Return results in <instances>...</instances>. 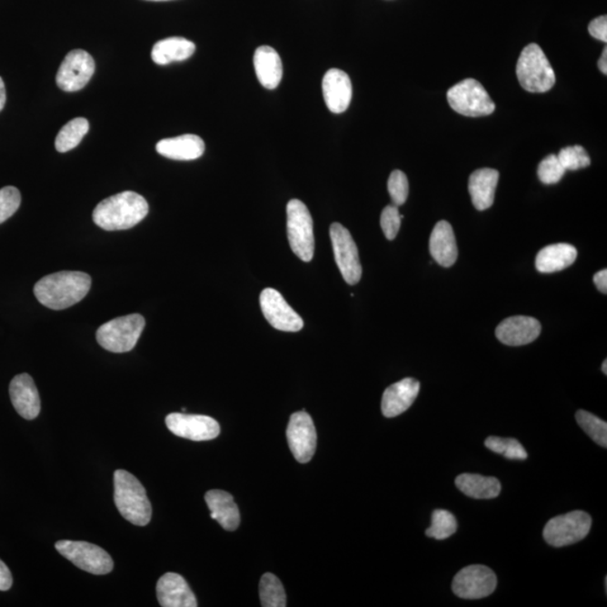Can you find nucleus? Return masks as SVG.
Here are the masks:
<instances>
[{
  "label": "nucleus",
  "mask_w": 607,
  "mask_h": 607,
  "mask_svg": "<svg viewBox=\"0 0 607 607\" xmlns=\"http://www.w3.org/2000/svg\"><path fill=\"white\" fill-rule=\"evenodd\" d=\"M92 278L82 272H60L47 274L37 282L35 295L42 305L60 311L83 301L90 291Z\"/></svg>",
  "instance_id": "obj_1"
},
{
  "label": "nucleus",
  "mask_w": 607,
  "mask_h": 607,
  "mask_svg": "<svg viewBox=\"0 0 607 607\" xmlns=\"http://www.w3.org/2000/svg\"><path fill=\"white\" fill-rule=\"evenodd\" d=\"M149 204L144 196L134 192H123L104 199L95 208V224L105 231H123L133 226L148 215Z\"/></svg>",
  "instance_id": "obj_2"
},
{
  "label": "nucleus",
  "mask_w": 607,
  "mask_h": 607,
  "mask_svg": "<svg viewBox=\"0 0 607 607\" xmlns=\"http://www.w3.org/2000/svg\"><path fill=\"white\" fill-rule=\"evenodd\" d=\"M114 501L123 518L132 524L150 523L152 507L145 488L129 472L120 469L114 473Z\"/></svg>",
  "instance_id": "obj_3"
},
{
  "label": "nucleus",
  "mask_w": 607,
  "mask_h": 607,
  "mask_svg": "<svg viewBox=\"0 0 607 607\" xmlns=\"http://www.w3.org/2000/svg\"><path fill=\"white\" fill-rule=\"evenodd\" d=\"M522 88L529 93H547L556 84V74L542 47L532 44L524 47L516 65Z\"/></svg>",
  "instance_id": "obj_4"
},
{
  "label": "nucleus",
  "mask_w": 607,
  "mask_h": 607,
  "mask_svg": "<svg viewBox=\"0 0 607 607\" xmlns=\"http://www.w3.org/2000/svg\"><path fill=\"white\" fill-rule=\"evenodd\" d=\"M287 235L294 254L304 263L314 257V224L307 206L298 199L287 204Z\"/></svg>",
  "instance_id": "obj_5"
},
{
  "label": "nucleus",
  "mask_w": 607,
  "mask_h": 607,
  "mask_svg": "<svg viewBox=\"0 0 607 607\" xmlns=\"http://www.w3.org/2000/svg\"><path fill=\"white\" fill-rule=\"evenodd\" d=\"M144 326V317L140 314L121 316L99 327L96 338L101 347L111 353H129L134 349Z\"/></svg>",
  "instance_id": "obj_6"
},
{
  "label": "nucleus",
  "mask_w": 607,
  "mask_h": 607,
  "mask_svg": "<svg viewBox=\"0 0 607 607\" xmlns=\"http://www.w3.org/2000/svg\"><path fill=\"white\" fill-rule=\"evenodd\" d=\"M448 102L453 111L468 117L491 115L495 111V103L476 79H464L449 89Z\"/></svg>",
  "instance_id": "obj_7"
},
{
  "label": "nucleus",
  "mask_w": 607,
  "mask_h": 607,
  "mask_svg": "<svg viewBox=\"0 0 607 607\" xmlns=\"http://www.w3.org/2000/svg\"><path fill=\"white\" fill-rule=\"evenodd\" d=\"M592 528V518L584 511L556 516L544 526L543 538L552 547L562 548L582 542Z\"/></svg>",
  "instance_id": "obj_8"
},
{
  "label": "nucleus",
  "mask_w": 607,
  "mask_h": 607,
  "mask_svg": "<svg viewBox=\"0 0 607 607\" xmlns=\"http://www.w3.org/2000/svg\"><path fill=\"white\" fill-rule=\"evenodd\" d=\"M55 549L75 566L94 575H107L113 571L112 557L96 544L61 540L55 543Z\"/></svg>",
  "instance_id": "obj_9"
},
{
  "label": "nucleus",
  "mask_w": 607,
  "mask_h": 607,
  "mask_svg": "<svg viewBox=\"0 0 607 607\" xmlns=\"http://www.w3.org/2000/svg\"><path fill=\"white\" fill-rule=\"evenodd\" d=\"M330 236L335 263L345 283L358 284L363 276V267L353 235L343 224L333 223L330 227Z\"/></svg>",
  "instance_id": "obj_10"
},
{
  "label": "nucleus",
  "mask_w": 607,
  "mask_h": 607,
  "mask_svg": "<svg viewBox=\"0 0 607 607\" xmlns=\"http://www.w3.org/2000/svg\"><path fill=\"white\" fill-rule=\"evenodd\" d=\"M497 577L491 568L472 564L462 569L453 578V591L463 600H481L495 592Z\"/></svg>",
  "instance_id": "obj_11"
},
{
  "label": "nucleus",
  "mask_w": 607,
  "mask_h": 607,
  "mask_svg": "<svg viewBox=\"0 0 607 607\" xmlns=\"http://www.w3.org/2000/svg\"><path fill=\"white\" fill-rule=\"evenodd\" d=\"M95 74L93 56L85 50H73L65 55L56 74V84L66 93L86 87Z\"/></svg>",
  "instance_id": "obj_12"
},
{
  "label": "nucleus",
  "mask_w": 607,
  "mask_h": 607,
  "mask_svg": "<svg viewBox=\"0 0 607 607\" xmlns=\"http://www.w3.org/2000/svg\"><path fill=\"white\" fill-rule=\"evenodd\" d=\"M287 440L291 452L298 463L310 462L315 453L317 435L314 422L305 411L291 416L287 428Z\"/></svg>",
  "instance_id": "obj_13"
},
{
  "label": "nucleus",
  "mask_w": 607,
  "mask_h": 607,
  "mask_svg": "<svg viewBox=\"0 0 607 607\" xmlns=\"http://www.w3.org/2000/svg\"><path fill=\"white\" fill-rule=\"evenodd\" d=\"M165 425L170 433L192 441H210L220 435L218 422L206 415L172 413L165 417Z\"/></svg>",
  "instance_id": "obj_14"
},
{
  "label": "nucleus",
  "mask_w": 607,
  "mask_h": 607,
  "mask_svg": "<svg viewBox=\"0 0 607 607\" xmlns=\"http://www.w3.org/2000/svg\"><path fill=\"white\" fill-rule=\"evenodd\" d=\"M260 306L265 320L274 329L284 332H298L303 329L302 317L295 310H293L276 289L265 288L261 293Z\"/></svg>",
  "instance_id": "obj_15"
},
{
  "label": "nucleus",
  "mask_w": 607,
  "mask_h": 607,
  "mask_svg": "<svg viewBox=\"0 0 607 607\" xmlns=\"http://www.w3.org/2000/svg\"><path fill=\"white\" fill-rule=\"evenodd\" d=\"M542 333V324L530 316H512L496 327L497 339L511 347L529 344Z\"/></svg>",
  "instance_id": "obj_16"
},
{
  "label": "nucleus",
  "mask_w": 607,
  "mask_h": 607,
  "mask_svg": "<svg viewBox=\"0 0 607 607\" xmlns=\"http://www.w3.org/2000/svg\"><path fill=\"white\" fill-rule=\"evenodd\" d=\"M9 395L13 406L23 419L35 420L39 416L41 411L39 391L30 374L21 373L14 377L9 385Z\"/></svg>",
  "instance_id": "obj_17"
},
{
  "label": "nucleus",
  "mask_w": 607,
  "mask_h": 607,
  "mask_svg": "<svg viewBox=\"0 0 607 607\" xmlns=\"http://www.w3.org/2000/svg\"><path fill=\"white\" fill-rule=\"evenodd\" d=\"M156 597L163 607H197L191 587L178 573H164L156 584Z\"/></svg>",
  "instance_id": "obj_18"
},
{
  "label": "nucleus",
  "mask_w": 607,
  "mask_h": 607,
  "mask_svg": "<svg viewBox=\"0 0 607 607\" xmlns=\"http://www.w3.org/2000/svg\"><path fill=\"white\" fill-rule=\"evenodd\" d=\"M322 89L326 106L332 113L341 114L347 111L353 99V84L344 71L335 68L327 71Z\"/></svg>",
  "instance_id": "obj_19"
},
{
  "label": "nucleus",
  "mask_w": 607,
  "mask_h": 607,
  "mask_svg": "<svg viewBox=\"0 0 607 607\" xmlns=\"http://www.w3.org/2000/svg\"><path fill=\"white\" fill-rule=\"evenodd\" d=\"M420 388V383L414 378H405L393 383L383 392L382 400L383 416L395 417L409 410L419 395Z\"/></svg>",
  "instance_id": "obj_20"
},
{
  "label": "nucleus",
  "mask_w": 607,
  "mask_h": 607,
  "mask_svg": "<svg viewBox=\"0 0 607 607\" xmlns=\"http://www.w3.org/2000/svg\"><path fill=\"white\" fill-rule=\"evenodd\" d=\"M430 254L444 268L453 267L457 261V241L453 226L447 221L436 223L430 236Z\"/></svg>",
  "instance_id": "obj_21"
},
{
  "label": "nucleus",
  "mask_w": 607,
  "mask_h": 607,
  "mask_svg": "<svg viewBox=\"0 0 607 607\" xmlns=\"http://www.w3.org/2000/svg\"><path fill=\"white\" fill-rule=\"evenodd\" d=\"M499 179L500 173L495 169L483 168L472 174L468 189L476 210L486 211L494 204Z\"/></svg>",
  "instance_id": "obj_22"
},
{
  "label": "nucleus",
  "mask_w": 607,
  "mask_h": 607,
  "mask_svg": "<svg viewBox=\"0 0 607 607\" xmlns=\"http://www.w3.org/2000/svg\"><path fill=\"white\" fill-rule=\"evenodd\" d=\"M155 148L156 152L165 158L191 161L201 158L205 152V144L198 135L184 134L161 140Z\"/></svg>",
  "instance_id": "obj_23"
},
{
  "label": "nucleus",
  "mask_w": 607,
  "mask_h": 607,
  "mask_svg": "<svg viewBox=\"0 0 607 607\" xmlns=\"http://www.w3.org/2000/svg\"><path fill=\"white\" fill-rule=\"evenodd\" d=\"M205 501L211 511V518L226 531H235L240 525V512L234 496L220 490L206 493Z\"/></svg>",
  "instance_id": "obj_24"
},
{
  "label": "nucleus",
  "mask_w": 607,
  "mask_h": 607,
  "mask_svg": "<svg viewBox=\"0 0 607 607\" xmlns=\"http://www.w3.org/2000/svg\"><path fill=\"white\" fill-rule=\"evenodd\" d=\"M254 65L261 85L276 89L283 79V63L278 52L272 46H260L254 52Z\"/></svg>",
  "instance_id": "obj_25"
},
{
  "label": "nucleus",
  "mask_w": 607,
  "mask_h": 607,
  "mask_svg": "<svg viewBox=\"0 0 607 607\" xmlns=\"http://www.w3.org/2000/svg\"><path fill=\"white\" fill-rule=\"evenodd\" d=\"M577 254L575 246L572 244L548 245L539 251L537 259H535V267L542 274L562 272L575 263Z\"/></svg>",
  "instance_id": "obj_26"
},
{
  "label": "nucleus",
  "mask_w": 607,
  "mask_h": 607,
  "mask_svg": "<svg viewBox=\"0 0 607 607\" xmlns=\"http://www.w3.org/2000/svg\"><path fill=\"white\" fill-rule=\"evenodd\" d=\"M196 45L184 37H168L156 42L151 52L154 63L165 65L177 61H184L195 54Z\"/></svg>",
  "instance_id": "obj_27"
},
{
  "label": "nucleus",
  "mask_w": 607,
  "mask_h": 607,
  "mask_svg": "<svg viewBox=\"0 0 607 607\" xmlns=\"http://www.w3.org/2000/svg\"><path fill=\"white\" fill-rule=\"evenodd\" d=\"M455 486L464 495L477 500H491L500 495L502 485L495 477H485L476 473H463L455 479Z\"/></svg>",
  "instance_id": "obj_28"
},
{
  "label": "nucleus",
  "mask_w": 607,
  "mask_h": 607,
  "mask_svg": "<svg viewBox=\"0 0 607 607\" xmlns=\"http://www.w3.org/2000/svg\"><path fill=\"white\" fill-rule=\"evenodd\" d=\"M89 131L86 118L78 117L71 120L60 130L55 139V149L61 154L75 148L83 141Z\"/></svg>",
  "instance_id": "obj_29"
},
{
  "label": "nucleus",
  "mask_w": 607,
  "mask_h": 607,
  "mask_svg": "<svg viewBox=\"0 0 607 607\" xmlns=\"http://www.w3.org/2000/svg\"><path fill=\"white\" fill-rule=\"evenodd\" d=\"M260 601L264 607L287 606L286 592L281 580L274 573H264L260 581Z\"/></svg>",
  "instance_id": "obj_30"
},
{
  "label": "nucleus",
  "mask_w": 607,
  "mask_h": 607,
  "mask_svg": "<svg viewBox=\"0 0 607 607\" xmlns=\"http://www.w3.org/2000/svg\"><path fill=\"white\" fill-rule=\"evenodd\" d=\"M458 522L453 513L445 510H435L433 524L426 530V535L436 540H445L457 532Z\"/></svg>",
  "instance_id": "obj_31"
},
{
  "label": "nucleus",
  "mask_w": 607,
  "mask_h": 607,
  "mask_svg": "<svg viewBox=\"0 0 607 607\" xmlns=\"http://www.w3.org/2000/svg\"><path fill=\"white\" fill-rule=\"evenodd\" d=\"M576 420L581 428L601 447H607V423L590 412L578 411Z\"/></svg>",
  "instance_id": "obj_32"
},
{
  "label": "nucleus",
  "mask_w": 607,
  "mask_h": 607,
  "mask_svg": "<svg viewBox=\"0 0 607 607\" xmlns=\"http://www.w3.org/2000/svg\"><path fill=\"white\" fill-rule=\"evenodd\" d=\"M485 445L491 452L504 455L506 459L525 460L528 458V453L525 452L523 445L515 439L490 436L485 440Z\"/></svg>",
  "instance_id": "obj_33"
},
{
  "label": "nucleus",
  "mask_w": 607,
  "mask_h": 607,
  "mask_svg": "<svg viewBox=\"0 0 607 607\" xmlns=\"http://www.w3.org/2000/svg\"><path fill=\"white\" fill-rule=\"evenodd\" d=\"M557 156L562 167L572 172L590 167L591 164L590 155L581 145L567 146Z\"/></svg>",
  "instance_id": "obj_34"
},
{
  "label": "nucleus",
  "mask_w": 607,
  "mask_h": 607,
  "mask_svg": "<svg viewBox=\"0 0 607 607\" xmlns=\"http://www.w3.org/2000/svg\"><path fill=\"white\" fill-rule=\"evenodd\" d=\"M567 170L562 167L556 154H550L539 164L538 177L544 184H554L562 179Z\"/></svg>",
  "instance_id": "obj_35"
},
{
  "label": "nucleus",
  "mask_w": 607,
  "mask_h": 607,
  "mask_svg": "<svg viewBox=\"0 0 607 607\" xmlns=\"http://www.w3.org/2000/svg\"><path fill=\"white\" fill-rule=\"evenodd\" d=\"M21 203V193L16 187L7 186L0 189V224L15 214Z\"/></svg>",
  "instance_id": "obj_36"
},
{
  "label": "nucleus",
  "mask_w": 607,
  "mask_h": 607,
  "mask_svg": "<svg viewBox=\"0 0 607 607\" xmlns=\"http://www.w3.org/2000/svg\"><path fill=\"white\" fill-rule=\"evenodd\" d=\"M387 187L393 205H404L407 197H409L410 191L409 180H407L406 174L401 172V170H395V172L391 174L390 179H388Z\"/></svg>",
  "instance_id": "obj_37"
},
{
  "label": "nucleus",
  "mask_w": 607,
  "mask_h": 607,
  "mask_svg": "<svg viewBox=\"0 0 607 607\" xmlns=\"http://www.w3.org/2000/svg\"><path fill=\"white\" fill-rule=\"evenodd\" d=\"M403 216L398 211V206L390 205L383 208L381 216V225L386 238L390 241L396 238L400 232Z\"/></svg>",
  "instance_id": "obj_38"
},
{
  "label": "nucleus",
  "mask_w": 607,
  "mask_h": 607,
  "mask_svg": "<svg viewBox=\"0 0 607 607\" xmlns=\"http://www.w3.org/2000/svg\"><path fill=\"white\" fill-rule=\"evenodd\" d=\"M588 32L596 40L607 42V17L606 15L595 18L588 25Z\"/></svg>",
  "instance_id": "obj_39"
},
{
  "label": "nucleus",
  "mask_w": 607,
  "mask_h": 607,
  "mask_svg": "<svg viewBox=\"0 0 607 607\" xmlns=\"http://www.w3.org/2000/svg\"><path fill=\"white\" fill-rule=\"evenodd\" d=\"M13 585V576L6 564L0 561V591L6 592Z\"/></svg>",
  "instance_id": "obj_40"
},
{
  "label": "nucleus",
  "mask_w": 607,
  "mask_h": 607,
  "mask_svg": "<svg viewBox=\"0 0 607 607\" xmlns=\"http://www.w3.org/2000/svg\"><path fill=\"white\" fill-rule=\"evenodd\" d=\"M592 281H594L597 289L601 293L606 294L607 293V270L603 269L601 270V272L596 273L594 274V278H592Z\"/></svg>",
  "instance_id": "obj_41"
},
{
  "label": "nucleus",
  "mask_w": 607,
  "mask_h": 607,
  "mask_svg": "<svg viewBox=\"0 0 607 607\" xmlns=\"http://www.w3.org/2000/svg\"><path fill=\"white\" fill-rule=\"evenodd\" d=\"M6 104V88H5V84L2 77H0V112L3 111Z\"/></svg>",
  "instance_id": "obj_42"
},
{
  "label": "nucleus",
  "mask_w": 607,
  "mask_h": 607,
  "mask_svg": "<svg viewBox=\"0 0 607 607\" xmlns=\"http://www.w3.org/2000/svg\"><path fill=\"white\" fill-rule=\"evenodd\" d=\"M599 68L602 74L607 75V49L603 50V54L601 55L599 60Z\"/></svg>",
  "instance_id": "obj_43"
},
{
  "label": "nucleus",
  "mask_w": 607,
  "mask_h": 607,
  "mask_svg": "<svg viewBox=\"0 0 607 607\" xmlns=\"http://www.w3.org/2000/svg\"><path fill=\"white\" fill-rule=\"evenodd\" d=\"M602 372L607 374V360H604L603 364H602Z\"/></svg>",
  "instance_id": "obj_44"
},
{
  "label": "nucleus",
  "mask_w": 607,
  "mask_h": 607,
  "mask_svg": "<svg viewBox=\"0 0 607 607\" xmlns=\"http://www.w3.org/2000/svg\"><path fill=\"white\" fill-rule=\"evenodd\" d=\"M149 2H169V0H149Z\"/></svg>",
  "instance_id": "obj_45"
}]
</instances>
